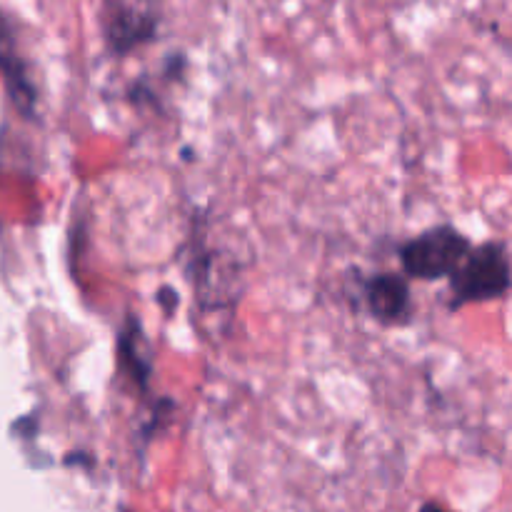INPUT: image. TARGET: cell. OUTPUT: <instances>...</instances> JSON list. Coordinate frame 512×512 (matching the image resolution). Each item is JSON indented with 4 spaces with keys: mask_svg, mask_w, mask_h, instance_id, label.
Instances as JSON below:
<instances>
[{
    "mask_svg": "<svg viewBox=\"0 0 512 512\" xmlns=\"http://www.w3.org/2000/svg\"><path fill=\"white\" fill-rule=\"evenodd\" d=\"M453 288L450 308L503 298L510 288V258L503 243H483L470 248L458 268L448 275Z\"/></svg>",
    "mask_w": 512,
    "mask_h": 512,
    "instance_id": "cell-1",
    "label": "cell"
},
{
    "mask_svg": "<svg viewBox=\"0 0 512 512\" xmlns=\"http://www.w3.org/2000/svg\"><path fill=\"white\" fill-rule=\"evenodd\" d=\"M470 248L473 245L460 230H455L453 225H438L408 240L400 248V263L408 278L440 280L458 268Z\"/></svg>",
    "mask_w": 512,
    "mask_h": 512,
    "instance_id": "cell-2",
    "label": "cell"
},
{
    "mask_svg": "<svg viewBox=\"0 0 512 512\" xmlns=\"http://www.w3.org/2000/svg\"><path fill=\"white\" fill-rule=\"evenodd\" d=\"M365 305L370 315L383 325L403 323L410 313V288L408 280L393 273H378L365 280L363 288Z\"/></svg>",
    "mask_w": 512,
    "mask_h": 512,
    "instance_id": "cell-3",
    "label": "cell"
},
{
    "mask_svg": "<svg viewBox=\"0 0 512 512\" xmlns=\"http://www.w3.org/2000/svg\"><path fill=\"white\" fill-rule=\"evenodd\" d=\"M105 35H108L110 48L118 55H125L153 38L155 18L143 10L128 8L120 0H110L108 15H105Z\"/></svg>",
    "mask_w": 512,
    "mask_h": 512,
    "instance_id": "cell-4",
    "label": "cell"
},
{
    "mask_svg": "<svg viewBox=\"0 0 512 512\" xmlns=\"http://www.w3.org/2000/svg\"><path fill=\"white\" fill-rule=\"evenodd\" d=\"M0 70L5 73L10 98L15 100V105H18L28 118L35 115V98H38V95H35L33 83H30L28 73H25V63L20 60L18 50H15L13 33H10L3 15H0Z\"/></svg>",
    "mask_w": 512,
    "mask_h": 512,
    "instance_id": "cell-5",
    "label": "cell"
},
{
    "mask_svg": "<svg viewBox=\"0 0 512 512\" xmlns=\"http://www.w3.org/2000/svg\"><path fill=\"white\" fill-rule=\"evenodd\" d=\"M118 353L120 363L125 365L130 378L138 383V388L148 390L150 373H153V358H150V345L145 340L138 318H128V323H125V330L120 333Z\"/></svg>",
    "mask_w": 512,
    "mask_h": 512,
    "instance_id": "cell-6",
    "label": "cell"
},
{
    "mask_svg": "<svg viewBox=\"0 0 512 512\" xmlns=\"http://www.w3.org/2000/svg\"><path fill=\"white\" fill-rule=\"evenodd\" d=\"M420 512H445V510L440 508L438 503H425V505H423V510H420Z\"/></svg>",
    "mask_w": 512,
    "mask_h": 512,
    "instance_id": "cell-7",
    "label": "cell"
}]
</instances>
